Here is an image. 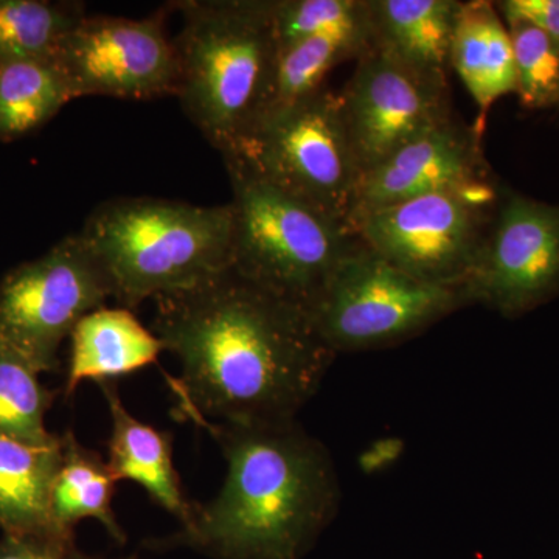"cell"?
I'll use <instances>...</instances> for the list:
<instances>
[{"instance_id":"6da1fadb","label":"cell","mask_w":559,"mask_h":559,"mask_svg":"<svg viewBox=\"0 0 559 559\" xmlns=\"http://www.w3.org/2000/svg\"><path fill=\"white\" fill-rule=\"evenodd\" d=\"M153 333L180 362L167 378L189 421H296L336 359L307 308L234 270L156 297Z\"/></svg>"},{"instance_id":"7a4b0ae2","label":"cell","mask_w":559,"mask_h":559,"mask_svg":"<svg viewBox=\"0 0 559 559\" xmlns=\"http://www.w3.org/2000/svg\"><path fill=\"white\" fill-rule=\"evenodd\" d=\"M227 462L216 498L194 503L178 532L154 550L187 549L210 559H305L341 506V481L329 448L299 423H194Z\"/></svg>"},{"instance_id":"3957f363","label":"cell","mask_w":559,"mask_h":559,"mask_svg":"<svg viewBox=\"0 0 559 559\" xmlns=\"http://www.w3.org/2000/svg\"><path fill=\"white\" fill-rule=\"evenodd\" d=\"M80 235L100 264L110 299L135 311L145 300L230 270L234 210L230 202L117 198L98 205Z\"/></svg>"},{"instance_id":"277c9868","label":"cell","mask_w":559,"mask_h":559,"mask_svg":"<svg viewBox=\"0 0 559 559\" xmlns=\"http://www.w3.org/2000/svg\"><path fill=\"white\" fill-rule=\"evenodd\" d=\"M182 27L178 98L183 112L221 154L259 123L270 102L278 46L272 0L170 3Z\"/></svg>"},{"instance_id":"5b68a950","label":"cell","mask_w":559,"mask_h":559,"mask_svg":"<svg viewBox=\"0 0 559 559\" xmlns=\"http://www.w3.org/2000/svg\"><path fill=\"white\" fill-rule=\"evenodd\" d=\"M231 186V270L310 308L333 272L359 248L356 235L224 154Z\"/></svg>"},{"instance_id":"8992f818","label":"cell","mask_w":559,"mask_h":559,"mask_svg":"<svg viewBox=\"0 0 559 559\" xmlns=\"http://www.w3.org/2000/svg\"><path fill=\"white\" fill-rule=\"evenodd\" d=\"M471 307L462 288L412 277L360 242L308 308L336 355L395 347Z\"/></svg>"},{"instance_id":"52a82bcc","label":"cell","mask_w":559,"mask_h":559,"mask_svg":"<svg viewBox=\"0 0 559 559\" xmlns=\"http://www.w3.org/2000/svg\"><path fill=\"white\" fill-rule=\"evenodd\" d=\"M261 178L349 231L362 173L342 120L340 95L323 87L307 100L263 117L226 151Z\"/></svg>"},{"instance_id":"ba28073f","label":"cell","mask_w":559,"mask_h":559,"mask_svg":"<svg viewBox=\"0 0 559 559\" xmlns=\"http://www.w3.org/2000/svg\"><path fill=\"white\" fill-rule=\"evenodd\" d=\"M499 194L498 180H477L377 210L352 231L367 249L412 277L463 289Z\"/></svg>"},{"instance_id":"9c48e42d","label":"cell","mask_w":559,"mask_h":559,"mask_svg":"<svg viewBox=\"0 0 559 559\" xmlns=\"http://www.w3.org/2000/svg\"><path fill=\"white\" fill-rule=\"evenodd\" d=\"M110 290L80 234L11 271L0 283V341L44 371L60 366L58 349L84 316L106 307Z\"/></svg>"},{"instance_id":"30bf717a","label":"cell","mask_w":559,"mask_h":559,"mask_svg":"<svg viewBox=\"0 0 559 559\" xmlns=\"http://www.w3.org/2000/svg\"><path fill=\"white\" fill-rule=\"evenodd\" d=\"M170 7L142 20L84 16L58 51L73 98L153 100L179 91V58L167 33Z\"/></svg>"},{"instance_id":"8fae6325","label":"cell","mask_w":559,"mask_h":559,"mask_svg":"<svg viewBox=\"0 0 559 559\" xmlns=\"http://www.w3.org/2000/svg\"><path fill=\"white\" fill-rule=\"evenodd\" d=\"M469 305L507 318L559 293V204L500 187L487 238L463 285Z\"/></svg>"},{"instance_id":"7c38bea8","label":"cell","mask_w":559,"mask_h":559,"mask_svg":"<svg viewBox=\"0 0 559 559\" xmlns=\"http://www.w3.org/2000/svg\"><path fill=\"white\" fill-rule=\"evenodd\" d=\"M337 95L362 175L454 117L450 84L421 75L374 47L356 61Z\"/></svg>"},{"instance_id":"4fadbf2b","label":"cell","mask_w":559,"mask_h":559,"mask_svg":"<svg viewBox=\"0 0 559 559\" xmlns=\"http://www.w3.org/2000/svg\"><path fill=\"white\" fill-rule=\"evenodd\" d=\"M479 124L450 120L419 135L360 176L349 231L364 216L400 202L491 179ZM353 234V231H352Z\"/></svg>"},{"instance_id":"5bb4252c","label":"cell","mask_w":559,"mask_h":559,"mask_svg":"<svg viewBox=\"0 0 559 559\" xmlns=\"http://www.w3.org/2000/svg\"><path fill=\"white\" fill-rule=\"evenodd\" d=\"M112 421L108 441V465L114 477L140 485L150 498L175 516L189 521L193 502L186 498L173 462V436L140 421L124 407L116 382H97Z\"/></svg>"},{"instance_id":"9a60e30c","label":"cell","mask_w":559,"mask_h":559,"mask_svg":"<svg viewBox=\"0 0 559 559\" xmlns=\"http://www.w3.org/2000/svg\"><path fill=\"white\" fill-rule=\"evenodd\" d=\"M459 0H367L371 47L448 83Z\"/></svg>"},{"instance_id":"2e32d148","label":"cell","mask_w":559,"mask_h":559,"mask_svg":"<svg viewBox=\"0 0 559 559\" xmlns=\"http://www.w3.org/2000/svg\"><path fill=\"white\" fill-rule=\"evenodd\" d=\"M164 344L128 308L103 307L76 323L70 334L66 396L83 381H114L156 364Z\"/></svg>"},{"instance_id":"e0dca14e","label":"cell","mask_w":559,"mask_h":559,"mask_svg":"<svg viewBox=\"0 0 559 559\" xmlns=\"http://www.w3.org/2000/svg\"><path fill=\"white\" fill-rule=\"evenodd\" d=\"M450 66L476 102L477 124L485 131L491 106L506 95L516 94L513 44L496 3L462 2L452 35Z\"/></svg>"},{"instance_id":"ac0fdd59","label":"cell","mask_w":559,"mask_h":559,"mask_svg":"<svg viewBox=\"0 0 559 559\" xmlns=\"http://www.w3.org/2000/svg\"><path fill=\"white\" fill-rule=\"evenodd\" d=\"M61 457L62 436L44 443L0 436V528L5 535L68 533L51 520Z\"/></svg>"},{"instance_id":"d6986e66","label":"cell","mask_w":559,"mask_h":559,"mask_svg":"<svg viewBox=\"0 0 559 559\" xmlns=\"http://www.w3.org/2000/svg\"><path fill=\"white\" fill-rule=\"evenodd\" d=\"M370 49L366 0V13L360 20L311 36L278 51L270 102L263 117L318 94L325 87L323 81L331 70L347 61H358Z\"/></svg>"},{"instance_id":"ffe728a7","label":"cell","mask_w":559,"mask_h":559,"mask_svg":"<svg viewBox=\"0 0 559 559\" xmlns=\"http://www.w3.org/2000/svg\"><path fill=\"white\" fill-rule=\"evenodd\" d=\"M116 484L108 460L83 447L69 430L62 436L61 465L51 491L53 524L61 532L73 533L80 521L94 520L123 546L127 533L112 510Z\"/></svg>"},{"instance_id":"44dd1931","label":"cell","mask_w":559,"mask_h":559,"mask_svg":"<svg viewBox=\"0 0 559 559\" xmlns=\"http://www.w3.org/2000/svg\"><path fill=\"white\" fill-rule=\"evenodd\" d=\"M70 100L73 94L57 60L0 66V140L38 130Z\"/></svg>"},{"instance_id":"7402d4cb","label":"cell","mask_w":559,"mask_h":559,"mask_svg":"<svg viewBox=\"0 0 559 559\" xmlns=\"http://www.w3.org/2000/svg\"><path fill=\"white\" fill-rule=\"evenodd\" d=\"M84 16L86 9L79 2L0 0V66L55 60Z\"/></svg>"},{"instance_id":"603a6c76","label":"cell","mask_w":559,"mask_h":559,"mask_svg":"<svg viewBox=\"0 0 559 559\" xmlns=\"http://www.w3.org/2000/svg\"><path fill=\"white\" fill-rule=\"evenodd\" d=\"M39 374L31 360L0 341V436L31 443L53 439L44 421L53 393L40 384Z\"/></svg>"},{"instance_id":"cb8c5ba5","label":"cell","mask_w":559,"mask_h":559,"mask_svg":"<svg viewBox=\"0 0 559 559\" xmlns=\"http://www.w3.org/2000/svg\"><path fill=\"white\" fill-rule=\"evenodd\" d=\"M513 44L516 94L527 109L550 108L559 102V50L527 22L507 21Z\"/></svg>"},{"instance_id":"d4e9b609","label":"cell","mask_w":559,"mask_h":559,"mask_svg":"<svg viewBox=\"0 0 559 559\" xmlns=\"http://www.w3.org/2000/svg\"><path fill=\"white\" fill-rule=\"evenodd\" d=\"M366 13V0H272V22L278 51L344 27Z\"/></svg>"},{"instance_id":"484cf974","label":"cell","mask_w":559,"mask_h":559,"mask_svg":"<svg viewBox=\"0 0 559 559\" xmlns=\"http://www.w3.org/2000/svg\"><path fill=\"white\" fill-rule=\"evenodd\" d=\"M73 547L75 536L69 533L3 535L0 559H68Z\"/></svg>"},{"instance_id":"4316f807","label":"cell","mask_w":559,"mask_h":559,"mask_svg":"<svg viewBox=\"0 0 559 559\" xmlns=\"http://www.w3.org/2000/svg\"><path fill=\"white\" fill-rule=\"evenodd\" d=\"M496 9L506 22L522 21L538 28L559 50V0H503Z\"/></svg>"},{"instance_id":"83f0119b","label":"cell","mask_w":559,"mask_h":559,"mask_svg":"<svg viewBox=\"0 0 559 559\" xmlns=\"http://www.w3.org/2000/svg\"><path fill=\"white\" fill-rule=\"evenodd\" d=\"M68 559H138V558H135V557L106 558V557H100V555L84 554V551L76 549V546H75V547H73L72 551H70Z\"/></svg>"},{"instance_id":"f1b7e54d","label":"cell","mask_w":559,"mask_h":559,"mask_svg":"<svg viewBox=\"0 0 559 559\" xmlns=\"http://www.w3.org/2000/svg\"><path fill=\"white\" fill-rule=\"evenodd\" d=\"M558 108H559V102H558Z\"/></svg>"}]
</instances>
